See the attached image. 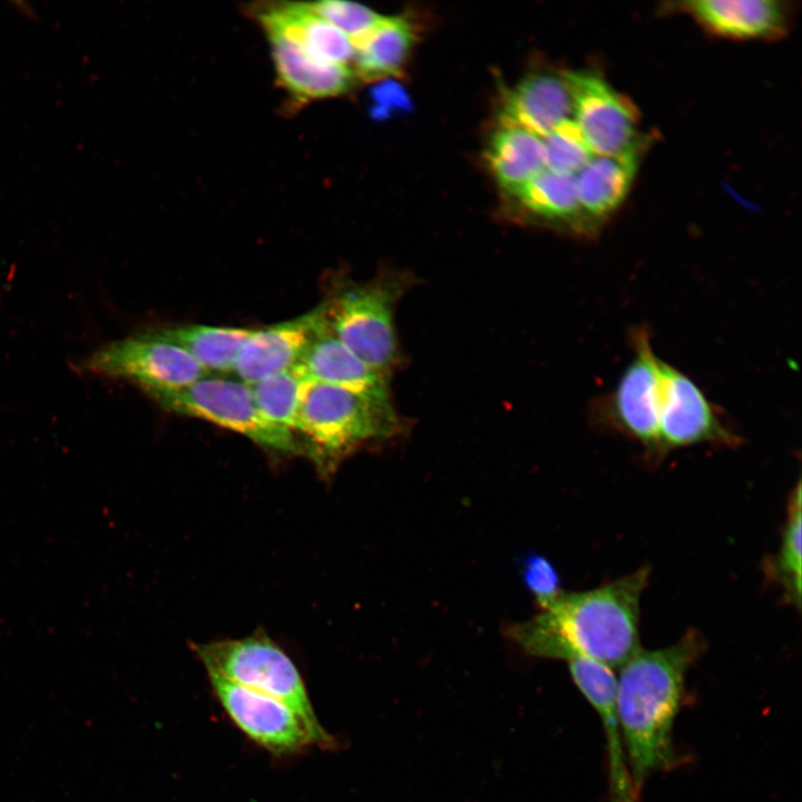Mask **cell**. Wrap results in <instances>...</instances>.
<instances>
[{
	"label": "cell",
	"instance_id": "cell-1",
	"mask_svg": "<svg viewBox=\"0 0 802 802\" xmlns=\"http://www.w3.org/2000/svg\"><path fill=\"white\" fill-rule=\"evenodd\" d=\"M643 567L597 588L561 593L549 606L509 629L527 653L568 661L587 657L620 667L639 647V603L649 577Z\"/></svg>",
	"mask_w": 802,
	"mask_h": 802
},
{
	"label": "cell",
	"instance_id": "cell-2",
	"mask_svg": "<svg viewBox=\"0 0 802 802\" xmlns=\"http://www.w3.org/2000/svg\"><path fill=\"white\" fill-rule=\"evenodd\" d=\"M704 651V638L686 632L676 643L639 649L619 668L616 705L629 773L639 794L647 777L675 761L673 725L688 669Z\"/></svg>",
	"mask_w": 802,
	"mask_h": 802
},
{
	"label": "cell",
	"instance_id": "cell-3",
	"mask_svg": "<svg viewBox=\"0 0 802 802\" xmlns=\"http://www.w3.org/2000/svg\"><path fill=\"white\" fill-rule=\"evenodd\" d=\"M400 428L391 397L305 379L294 431L305 438L320 464L335 466L358 447L390 438Z\"/></svg>",
	"mask_w": 802,
	"mask_h": 802
},
{
	"label": "cell",
	"instance_id": "cell-4",
	"mask_svg": "<svg viewBox=\"0 0 802 802\" xmlns=\"http://www.w3.org/2000/svg\"><path fill=\"white\" fill-rule=\"evenodd\" d=\"M408 285V277L397 273L346 281L322 302L326 329L387 379L400 360L394 311Z\"/></svg>",
	"mask_w": 802,
	"mask_h": 802
},
{
	"label": "cell",
	"instance_id": "cell-5",
	"mask_svg": "<svg viewBox=\"0 0 802 802\" xmlns=\"http://www.w3.org/2000/svg\"><path fill=\"white\" fill-rule=\"evenodd\" d=\"M207 672L271 696L304 722L314 745L331 749L336 741L320 723L305 684L292 659L266 635L197 644Z\"/></svg>",
	"mask_w": 802,
	"mask_h": 802
},
{
	"label": "cell",
	"instance_id": "cell-6",
	"mask_svg": "<svg viewBox=\"0 0 802 802\" xmlns=\"http://www.w3.org/2000/svg\"><path fill=\"white\" fill-rule=\"evenodd\" d=\"M148 394L170 412L211 421L261 446L284 452L299 448L294 432L268 421L255 403L252 387L241 380L205 375L188 385Z\"/></svg>",
	"mask_w": 802,
	"mask_h": 802
},
{
	"label": "cell",
	"instance_id": "cell-7",
	"mask_svg": "<svg viewBox=\"0 0 802 802\" xmlns=\"http://www.w3.org/2000/svg\"><path fill=\"white\" fill-rule=\"evenodd\" d=\"M81 369L130 381L147 393L182 388L208 374L185 350L150 330L100 346L82 361Z\"/></svg>",
	"mask_w": 802,
	"mask_h": 802
},
{
	"label": "cell",
	"instance_id": "cell-8",
	"mask_svg": "<svg viewBox=\"0 0 802 802\" xmlns=\"http://www.w3.org/2000/svg\"><path fill=\"white\" fill-rule=\"evenodd\" d=\"M573 120L593 155L617 156L639 150V117L632 101L590 70L564 72Z\"/></svg>",
	"mask_w": 802,
	"mask_h": 802
},
{
	"label": "cell",
	"instance_id": "cell-9",
	"mask_svg": "<svg viewBox=\"0 0 802 802\" xmlns=\"http://www.w3.org/2000/svg\"><path fill=\"white\" fill-rule=\"evenodd\" d=\"M215 696L229 718L258 746L276 756L314 745L301 717L282 702L207 672Z\"/></svg>",
	"mask_w": 802,
	"mask_h": 802
},
{
	"label": "cell",
	"instance_id": "cell-10",
	"mask_svg": "<svg viewBox=\"0 0 802 802\" xmlns=\"http://www.w3.org/2000/svg\"><path fill=\"white\" fill-rule=\"evenodd\" d=\"M634 356L609 399L615 427L652 451H661L658 434L662 359L654 352L648 333L633 335Z\"/></svg>",
	"mask_w": 802,
	"mask_h": 802
},
{
	"label": "cell",
	"instance_id": "cell-11",
	"mask_svg": "<svg viewBox=\"0 0 802 802\" xmlns=\"http://www.w3.org/2000/svg\"><path fill=\"white\" fill-rule=\"evenodd\" d=\"M658 434L661 451L702 442L733 443L711 401L685 373L662 360Z\"/></svg>",
	"mask_w": 802,
	"mask_h": 802
},
{
	"label": "cell",
	"instance_id": "cell-12",
	"mask_svg": "<svg viewBox=\"0 0 802 802\" xmlns=\"http://www.w3.org/2000/svg\"><path fill=\"white\" fill-rule=\"evenodd\" d=\"M576 686L596 711L606 736L612 802H637L617 714L614 668L587 657L567 661Z\"/></svg>",
	"mask_w": 802,
	"mask_h": 802
},
{
	"label": "cell",
	"instance_id": "cell-13",
	"mask_svg": "<svg viewBox=\"0 0 802 802\" xmlns=\"http://www.w3.org/2000/svg\"><path fill=\"white\" fill-rule=\"evenodd\" d=\"M324 325L323 303L295 319L253 330L242 345L234 372L250 385L295 365L313 336Z\"/></svg>",
	"mask_w": 802,
	"mask_h": 802
},
{
	"label": "cell",
	"instance_id": "cell-14",
	"mask_svg": "<svg viewBox=\"0 0 802 802\" xmlns=\"http://www.w3.org/2000/svg\"><path fill=\"white\" fill-rule=\"evenodd\" d=\"M712 35L740 40L774 39L782 36L790 10L782 1L772 0H696L678 3Z\"/></svg>",
	"mask_w": 802,
	"mask_h": 802
},
{
	"label": "cell",
	"instance_id": "cell-15",
	"mask_svg": "<svg viewBox=\"0 0 802 802\" xmlns=\"http://www.w3.org/2000/svg\"><path fill=\"white\" fill-rule=\"evenodd\" d=\"M571 116V97L564 74L537 71L508 91L501 120L542 138Z\"/></svg>",
	"mask_w": 802,
	"mask_h": 802
},
{
	"label": "cell",
	"instance_id": "cell-16",
	"mask_svg": "<svg viewBox=\"0 0 802 802\" xmlns=\"http://www.w3.org/2000/svg\"><path fill=\"white\" fill-rule=\"evenodd\" d=\"M293 369L307 380L359 393L390 397L389 379L361 361L326 329L325 322L309 342Z\"/></svg>",
	"mask_w": 802,
	"mask_h": 802
},
{
	"label": "cell",
	"instance_id": "cell-17",
	"mask_svg": "<svg viewBox=\"0 0 802 802\" xmlns=\"http://www.w3.org/2000/svg\"><path fill=\"white\" fill-rule=\"evenodd\" d=\"M257 18L266 33L288 39L317 60L344 66L353 60L351 39L314 13L307 3L270 6L261 9Z\"/></svg>",
	"mask_w": 802,
	"mask_h": 802
},
{
	"label": "cell",
	"instance_id": "cell-18",
	"mask_svg": "<svg viewBox=\"0 0 802 802\" xmlns=\"http://www.w3.org/2000/svg\"><path fill=\"white\" fill-rule=\"evenodd\" d=\"M278 82L303 102L335 97L353 85L354 72L349 66L317 60L288 39L267 33Z\"/></svg>",
	"mask_w": 802,
	"mask_h": 802
},
{
	"label": "cell",
	"instance_id": "cell-19",
	"mask_svg": "<svg viewBox=\"0 0 802 802\" xmlns=\"http://www.w3.org/2000/svg\"><path fill=\"white\" fill-rule=\"evenodd\" d=\"M638 151L617 156L594 155L575 175L579 206L586 225L603 222L620 206L637 169Z\"/></svg>",
	"mask_w": 802,
	"mask_h": 802
},
{
	"label": "cell",
	"instance_id": "cell-20",
	"mask_svg": "<svg viewBox=\"0 0 802 802\" xmlns=\"http://www.w3.org/2000/svg\"><path fill=\"white\" fill-rule=\"evenodd\" d=\"M414 42V30L402 17H381L364 36L352 42L356 75L375 80L399 74Z\"/></svg>",
	"mask_w": 802,
	"mask_h": 802
},
{
	"label": "cell",
	"instance_id": "cell-21",
	"mask_svg": "<svg viewBox=\"0 0 802 802\" xmlns=\"http://www.w3.org/2000/svg\"><path fill=\"white\" fill-rule=\"evenodd\" d=\"M487 160L498 184L510 194L546 169L541 138L506 124L493 133Z\"/></svg>",
	"mask_w": 802,
	"mask_h": 802
},
{
	"label": "cell",
	"instance_id": "cell-22",
	"mask_svg": "<svg viewBox=\"0 0 802 802\" xmlns=\"http://www.w3.org/2000/svg\"><path fill=\"white\" fill-rule=\"evenodd\" d=\"M159 339L190 354L208 373L229 372L253 330L200 324L149 329Z\"/></svg>",
	"mask_w": 802,
	"mask_h": 802
},
{
	"label": "cell",
	"instance_id": "cell-23",
	"mask_svg": "<svg viewBox=\"0 0 802 802\" xmlns=\"http://www.w3.org/2000/svg\"><path fill=\"white\" fill-rule=\"evenodd\" d=\"M514 195L536 216L586 226L579 206L575 175L544 169Z\"/></svg>",
	"mask_w": 802,
	"mask_h": 802
},
{
	"label": "cell",
	"instance_id": "cell-24",
	"mask_svg": "<svg viewBox=\"0 0 802 802\" xmlns=\"http://www.w3.org/2000/svg\"><path fill=\"white\" fill-rule=\"evenodd\" d=\"M801 483L798 482L788 506V520L777 554L767 563V573L784 590V598L801 605Z\"/></svg>",
	"mask_w": 802,
	"mask_h": 802
},
{
	"label": "cell",
	"instance_id": "cell-25",
	"mask_svg": "<svg viewBox=\"0 0 802 802\" xmlns=\"http://www.w3.org/2000/svg\"><path fill=\"white\" fill-rule=\"evenodd\" d=\"M304 381L305 379L291 368L252 384L260 412L272 423L294 432Z\"/></svg>",
	"mask_w": 802,
	"mask_h": 802
},
{
	"label": "cell",
	"instance_id": "cell-26",
	"mask_svg": "<svg viewBox=\"0 0 802 802\" xmlns=\"http://www.w3.org/2000/svg\"><path fill=\"white\" fill-rule=\"evenodd\" d=\"M545 167L548 170L576 175L594 156L573 119H568L541 138Z\"/></svg>",
	"mask_w": 802,
	"mask_h": 802
},
{
	"label": "cell",
	"instance_id": "cell-27",
	"mask_svg": "<svg viewBox=\"0 0 802 802\" xmlns=\"http://www.w3.org/2000/svg\"><path fill=\"white\" fill-rule=\"evenodd\" d=\"M307 6L352 42L369 32L382 17L364 6L349 1L323 0L309 2Z\"/></svg>",
	"mask_w": 802,
	"mask_h": 802
},
{
	"label": "cell",
	"instance_id": "cell-28",
	"mask_svg": "<svg viewBox=\"0 0 802 802\" xmlns=\"http://www.w3.org/2000/svg\"><path fill=\"white\" fill-rule=\"evenodd\" d=\"M524 578L540 608L549 606L563 593L554 566L544 557L532 556L525 565Z\"/></svg>",
	"mask_w": 802,
	"mask_h": 802
},
{
	"label": "cell",
	"instance_id": "cell-29",
	"mask_svg": "<svg viewBox=\"0 0 802 802\" xmlns=\"http://www.w3.org/2000/svg\"><path fill=\"white\" fill-rule=\"evenodd\" d=\"M372 99L374 101V116H381L385 105H388L387 108L409 105L408 97L404 95L402 88L393 82L381 84L376 87L372 92Z\"/></svg>",
	"mask_w": 802,
	"mask_h": 802
}]
</instances>
